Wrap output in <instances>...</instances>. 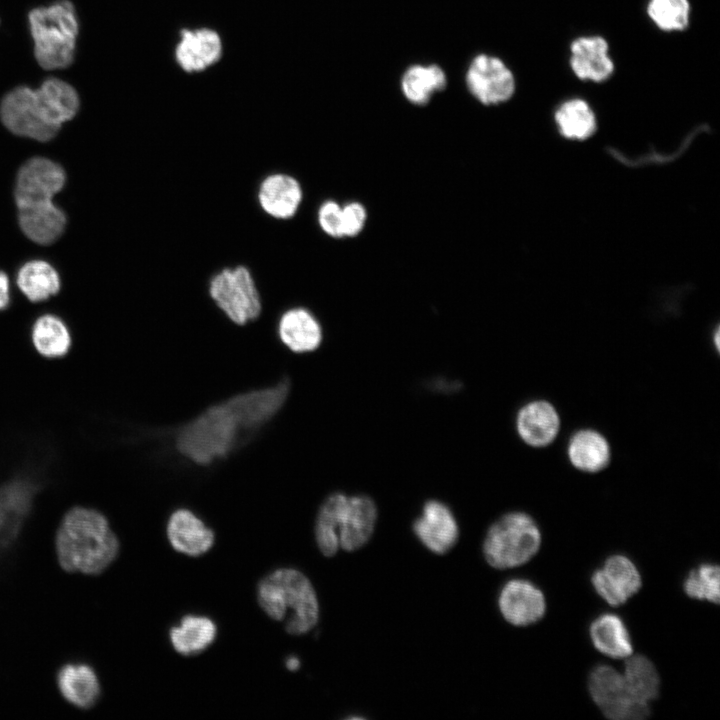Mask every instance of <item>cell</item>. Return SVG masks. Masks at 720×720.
I'll return each instance as SVG.
<instances>
[{
    "label": "cell",
    "instance_id": "6da1fadb",
    "mask_svg": "<svg viewBox=\"0 0 720 720\" xmlns=\"http://www.w3.org/2000/svg\"><path fill=\"white\" fill-rule=\"evenodd\" d=\"M288 393L289 382L284 379L211 406L178 430L176 449L199 465L223 458L267 424L281 409Z\"/></svg>",
    "mask_w": 720,
    "mask_h": 720
},
{
    "label": "cell",
    "instance_id": "7a4b0ae2",
    "mask_svg": "<svg viewBox=\"0 0 720 720\" xmlns=\"http://www.w3.org/2000/svg\"><path fill=\"white\" fill-rule=\"evenodd\" d=\"M79 109L76 90L58 78L46 79L40 87L21 86L2 100L0 116L12 133L37 141H48Z\"/></svg>",
    "mask_w": 720,
    "mask_h": 720
},
{
    "label": "cell",
    "instance_id": "3957f363",
    "mask_svg": "<svg viewBox=\"0 0 720 720\" xmlns=\"http://www.w3.org/2000/svg\"><path fill=\"white\" fill-rule=\"evenodd\" d=\"M65 183V172L43 157L28 160L16 178L15 201L23 233L39 244H50L63 233L66 216L52 202Z\"/></svg>",
    "mask_w": 720,
    "mask_h": 720
},
{
    "label": "cell",
    "instance_id": "277c9868",
    "mask_svg": "<svg viewBox=\"0 0 720 720\" xmlns=\"http://www.w3.org/2000/svg\"><path fill=\"white\" fill-rule=\"evenodd\" d=\"M119 548L107 518L92 508L69 509L56 531V557L69 573L100 574L116 559Z\"/></svg>",
    "mask_w": 720,
    "mask_h": 720
},
{
    "label": "cell",
    "instance_id": "5b68a950",
    "mask_svg": "<svg viewBox=\"0 0 720 720\" xmlns=\"http://www.w3.org/2000/svg\"><path fill=\"white\" fill-rule=\"evenodd\" d=\"M377 520L374 501L366 495L333 493L321 504L315 523L320 552L333 556L339 547L355 551L367 543Z\"/></svg>",
    "mask_w": 720,
    "mask_h": 720
},
{
    "label": "cell",
    "instance_id": "8992f818",
    "mask_svg": "<svg viewBox=\"0 0 720 720\" xmlns=\"http://www.w3.org/2000/svg\"><path fill=\"white\" fill-rule=\"evenodd\" d=\"M257 600L270 618L285 621L289 634H305L318 622L315 590L309 579L296 569H277L263 578L257 586Z\"/></svg>",
    "mask_w": 720,
    "mask_h": 720
},
{
    "label": "cell",
    "instance_id": "52a82bcc",
    "mask_svg": "<svg viewBox=\"0 0 720 720\" xmlns=\"http://www.w3.org/2000/svg\"><path fill=\"white\" fill-rule=\"evenodd\" d=\"M34 41V54L44 69H61L74 58L79 31L73 4L60 0L46 7L33 9L28 16Z\"/></svg>",
    "mask_w": 720,
    "mask_h": 720
},
{
    "label": "cell",
    "instance_id": "ba28073f",
    "mask_svg": "<svg viewBox=\"0 0 720 720\" xmlns=\"http://www.w3.org/2000/svg\"><path fill=\"white\" fill-rule=\"evenodd\" d=\"M540 544L541 534L535 521L526 513L510 512L489 528L483 553L492 567L507 569L529 561Z\"/></svg>",
    "mask_w": 720,
    "mask_h": 720
},
{
    "label": "cell",
    "instance_id": "9c48e42d",
    "mask_svg": "<svg viewBox=\"0 0 720 720\" xmlns=\"http://www.w3.org/2000/svg\"><path fill=\"white\" fill-rule=\"evenodd\" d=\"M208 291L217 307L237 325L254 321L261 314L260 293L246 266L223 268L210 279Z\"/></svg>",
    "mask_w": 720,
    "mask_h": 720
},
{
    "label": "cell",
    "instance_id": "30bf717a",
    "mask_svg": "<svg viewBox=\"0 0 720 720\" xmlns=\"http://www.w3.org/2000/svg\"><path fill=\"white\" fill-rule=\"evenodd\" d=\"M588 686L593 701L609 719L639 720L650 714L649 703L638 700L628 689L623 675L608 665L592 670Z\"/></svg>",
    "mask_w": 720,
    "mask_h": 720
},
{
    "label": "cell",
    "instance_id": "8fae6325",
    "mask_svg": "<svg viewBox=\"0 0 720 720\" xmlns=\"http://www.w3.org/2000/svg\"><path fill=\"white\" fill-rule=\"evenodd\" d=\"M465 84L470 94L486 106L510 100L516 90L512 70L497 56L476 55L466 70Z\"/></svg>",
    "mask_w": 720,
    "mask_h": 720
},
{
    "label": "cell",
    "instance_id": "7c38bea8",
    "mask_svg": "<svg viewBox=\"0 0 720 720\" xmlns=\"http://www.w3.org/2000/svg\"><path fill=\"white\" fill-rule=\"evenodd\" d=\"M221 35L209 27L183 28L174 47V59L186 73H201L216 65L223 56Z\"/></svg>",
    "mask_w": 720,
    "mask_h": 720
},
{
    "label": "cell",
    "instance_id": "4fadbf2b",
    "mask_svg": "<svg viewBox=\"0 0 720 720\" xmlns=\"http://www.w3.org/2000/svg\"><path fill=\"white\" fill-rule=\"evenodd\" d=\"M591 581L596 592L610 605L624 604L641 587V576L625 556L609 557L602 568L594 571Z\"/></svg>",
    "mask_w": 720,
    "mask_h": 720
},
{
    "label": "cell",
    "instance_id": "5bb4252c",
    "mask_svg": "<svg viewBox=\"0 0 720 720\" xmlns=\"http://www.w3.org/2000/svg\"><path fill=\"white\" fill-rule=\"evenodd\" d=\"M498 604L503 617L516 626L537 622L546 610L542 592L531 582L523 579L507 582L500 592Z\"/></svg>",
    "mask_w": 720,
    "mask_h": 720
},
{
    "label": "cell",
    "instance_id": "9a60e30c",
    "mask_svg": "<svg viewBox=\"0 0 720 720\" xmlns=\"http://www.w3.org/2000/svg\"><path fill=\"white\" fill-rule=\"evenodd\" d=\"M413 530L419 540L432 552L444 554L457 542L458 526L447 505L437 500L427 501L422 515L414 521Z\"/></svg>",
    "mask_w": 720,
    "mask_h": 720
},
{
    "label": "cell",
    "instance_id": "2e32d148",
    "mask_svg": "<svg viewBox=\"0 0 720 720\" xmlns=\"http://www.w3.org/2000/svg\"><path fill=\"white\" fill-rule=\"evenodd\" d=\"M569 63L574 75L583 81L601 83L614 72L609 44L601 36H581L570 45Z\"/></svg>",
    "mask_w": 720,
    "mask_h": 720
},
{
    "label": "cell",
    "instance_id": "e0dca14e",
    "mask_svg": "<svg viewBox=\"0 0 720 720\" xmlns=\"http://www.w3.org/2000/svg\"><path fill=\"white\" fill-rule=\"evenodd\" d=\"M303 198L298 180L285 173L266 176L258 187L257 199L261 209L277 220H288L295 216Z\"/></svg>",
    "mask_w": 720,
    "mask_h": 720
},
{
    "label": "cell",
    "instance_id": "ac0fdd59",
    "mask_svg": "<svg viewBox=\"0 0 720 720\" xmlns=\"http://www.w3.org/2000/svg\"><path fill=\"white\" fill-rule=\"evenodd\" d=\"M167 536L171 546L189 556H200L214 544L215 534L193 512L178 509L169 517Z\"/></svg>",
    "mask_w": 720,
    "mask_h": 720
},
{
    "label": "cell",
    "instance_id": "d6986e66",
    "mask_svg": "<svg viewBox=\"0 0 720 720\" xmlns=\"http://www.w3.org/2000/svg\"><path fill=\"white\" fill-rule=\"evenodd\" d=\"M277 331L281 342L296 353L316 350L323 337L319 321L303 307L285 311L279 319Z\"/></svg>",
    "mask_w": 720,
    "mask_h": 720
},
{
    "label": "cell",
    "instance_id": "ffe728a7",
    "mask_svg": "<svg viewBox=\"0 0 720 720\" xmlns=\"http://www.w3.org/2000/svg\"><path fill=\"white\" fill-rule=\"evenodd\" d=\"M521 439L533 447L550 444L558 434L560 419L555 408L546 401H532L523 406L516 418Z\"/></svg>",
    "mask_w": 720,
    "mask_h": 720
},
{
    "label": "cell",
    "instance_id": "44dd1931",
    "mask_svg": "<svg viewBox=\"0 0 720 720\" xmlns=\"http://www.w3.org/2000/svg\"><path fill=\"white\" fill-rule=\"evenodd\" d=\"M61 696L79 709L94 706L100 696V683L95 671L83 663L63 665L56 676Z\"/></svg>",
    "mask_w": 720,
    "mask_h": 720
},
{
    "label": "cell",
    "instance_id": "7402d4cb",
    "mask_svg": "<svg viewBox=\"0 0 720 720\" xmlns=\"http://www.w3.org/2000/svg\"><path fill=\"white\" fill-rule=\"evenodd\" d=\"M36 485L27 478H15L0 486V535L12 536L29 512Z\"/></svg>",
    "mask_w": 720,
    "mask_h": 720
},
{
    "label": "cell",
    "instance_id": "603a6c76",
    "mask_svg": "<svg viewBox=\"0 0 720 720\" xmlns=\"http://www.w3.org/2000/svg\"><path fill=\"white\" fill-rule=\"evenodd\" d=\"M217 627L204 616H184L178 626L169 631L171 644L176 652L184 656L197 655L207 649L215 640Z\"/></svg>",
    "mask_w": 720,
    "mask_h": 720
},
{
    "label": "cell",
    "instance_id": "cb8c5ba5",
    "mask_svg": "<svg viewBox=\"0 0 720 720\" xmlns=\"http://www.w3.org/2000/svg\"><path fill=\"white\" fill-rule=\"evenodd\" d=\"M447 86L445 71L437 64H415L407 68L401 78V91L414 105H425L431 97Z\"/></svg>",
    "mask_w": 720,
    "mask_h": 720
},
{
    "label": "cell",
    "instance_id": "d4e9b609",
    "mask_svg": "<svg viewBox=\"0 0 720 720\" xmlns=\"http://www.w3.org/2000/svg\"><path fill=\"white\" fill-rule=\"evenodd\" d=\"M568 456L577 469L589 473L599 472L609 463L610 447L600 433L582 430L570 439Z\"/></svg>",
    "mask_w": 720,
    "mask_h": 720
},
{
    "label": "cell",
    "instance_id": "484cf974",
    "mask_svg": "<svg viewBox=\"0 0 720 720\" xmlns=\"http://www.w3.org/2000/svg\"><path fill=\"white\" fill-rule=\"evenodd\" d=\"M590 637L595 648L612 658H626L633 652L629 633L620 617L603 614L590 626Z\"/></svg>",
    "mask_w": 720,
    "mask_h": 720
},
{
    "label": "cell",
    "instance_id": "4316f807",
    "mask_svg": "<svg viewBox=\"0 0 720 720\" xmlns=\"http://www.w3.org/2000/svg\"><path fill=\"white\" fill-rule=\"evenodd\" d=\"M31 340L35 350L45 358L63 357L72 345L68 327L53 314H44L34 322Z\"/></svg>",
    "mask_w": 720,
    "mask_h": 720
},
{
    "label": "cell",
    "instance_id": "83f0119b",
    "mask_svg": "<svg viewBox=\"0 0 720 720\" xmlns=\"http://www.w3.org/2000/svg\"><path fill=\"white\" fill-rule=\"evenodd\" d=\"M17 285L31 302H40L58 293L60 278L49 263L33 260L18 271Z\"/></svg>",
    "mask_w": 720,
    "mask_h": 720
},
{
    "label": "cell",
    "instance_id": "f1b7e54d",
    "mask_svg": "<svg viewBox=\"0 0 720 720\" xmlns=\"http://www.w3.org/2000/svg\"><path fill=\"white\" fill-rule=\"evenodd\" d=\"M555 122L560 133L572 140H584L596 130V117L590 105L583 99L572 98L559 105Z\"/></svg>",
    "mask_w": 720,
    "mask_h": 720
},
{
    "label": "cell",
    "instance_id": "f546056e",
    "mask_svg": "<svg viewBox=\"0 0 720 720\" xmlns=\"http://www.w3.org/2000/svg\"><path fill=\"white\" fill-rule=\"evenodd\" d=\"M623 677L628 689L638 700L649 703L658 696L659 675L653 663L645 656L630 657L626 661Z\"/></svg>",
    "mask_w": 720,
    "mask_h": 720
},
{
    "label": "cell",
    "instance_id": "4dcf8cb0",
    "mask_svg": "<svg viewBox=\"0 0 720 720\" xmlns=\"http://www.w3.org/2000/svg\"><path fill=\"white\" fill-rule=\"evenodd\" d=\"M688 0H649L647 13L652 22L662 31L685 30L690 22Z\"/></svg>",
    "mask_w": 720,
    "mask_h": 720
},
{
    "label": "cell",
    "instance_id": "1f68e13d",
    "mask_svg": "<svg viewBox=\"0 0 720 720\" xmlns=\"http://www.w3.org/2000/svg\"><path fill=\"white\" fill-rule=\"evenodd\" d=\"M719 586V566L714 564H701L691 570L683 584L684 591L690 598L716 604L720 599Z\"/></svg>",
    "mask_w": 720,
    "mask_h": 720
},
{
    "label": "cell",
    "instance_id": "d6a6232c",
    "mask_svg": "<svg viewBox=\"0 0 720 720\" xmlns=\"http://www.w3.org/2000/svg\"><path fill=\"white\" fill-rule=\"evenodd\" d=\"M321 230L330 237L343 236L342 206L336 201L327 200L321 204L317 213Z\"/></svg>",
    "mask_w": 720,
    "mask_h": 720
},
{
    "label": "cell",
    "instance_id": "836d02e7",
    "mask_svg": "<svg viewBox=\"0 0 720 720\" xmlns=\"http://www.w3.org/2000/svg\"><path fill=\"white\" fill-rule=\"evenodd\" d=\"M365 207L358 202H350L342 206L343 236L354 237L358 235L366 222Z\"/></svg>",
    "mask_w": 720,
    "mask_h": 720
},
{
    "label": "cell",
    "instance_id": "e575fe53",
    "mask_svg": "<svg viewBox=\"0 0 720 720\" xmlns=\"http://www.w3.org/2000/svg\"><path fill=\"white\" fill-rule=\"evenodd\" d=\"M9 301V279L4 272L0 271V311L8 306Z\"/></svg>",
    "mask_w": 720,
    "mask_h": 720
},
{
    "label": "cell",
    "instance_id": "d590c367",
    "mask_svg": "<svg viewBox=\"0 0 720 720\" xmlns=\"http://www.w3.org/2000/svg\"><path fill=\"white\" fill-rule=\"evenodd\" d=\"M285 666L290 671H296L300 667V661L295 656H290L285 661Z\"/></svg>",
    "mask_w": 720,
    "mask_h": 720
}]
</instances>
